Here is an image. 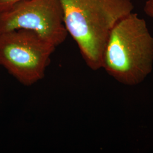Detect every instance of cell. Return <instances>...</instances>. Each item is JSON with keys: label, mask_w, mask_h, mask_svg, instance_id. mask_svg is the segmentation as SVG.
I'll use <instances>...</instances> for the list:
<instances>
[{"label": "cell", "mask_w": 153, "mask_h": 153, "mask_svg": "<svg viewBox=\"0 0 153 153\" xmlns=\"http://www.w3.org/2000/svg\"><path fill=\"white\" fill-rule=\"evenodd\" d=\"M64 22L87 65L102 68L110 33L121 19L132 13V0H60Z\"/></svg>", "instance_id": "obj_1"}, {"label": "cell", "mask_w": 153, "mask_h": 153, "mask_svg": "<svg viewBox=\"0 0 153 153\" xmlns=\"http://www.w3.org/2000/svg\"><path fill=\"white\" fill-rule=\"evenodd\" d=\"M35 31L57 47L68 31L60 0H22L0 11V33L16 30Z\"/></svg>", "instance_id": "obj_4"}, {"label": "cell", "mask_w": 153, "mask_h": 153, "mask_svg": "<svg viewBox=\"0 0 153 153\" xmlns=\"http://www.w3.org/2000/svg\"><path fill=\"white\" fill-rule=\"evenodd\" d=\"M56 47L37 33L16 30L0 33V65L18 82L31 86L44 78Z\"/></svg>", "instance_id": "obj_3"}, {"label": "cell", "mask_w": 153, "mask_h": 153, "mask_svg": "<svg viewBox=\"0 0 153 153\" xmlns=\"http://www.w3.org/2000/svg\"><path fill=\"white\" fill-rule=\"evenodd\" d=\"M143 10L148 16L153 18V0H147L146 1Z\"/></svg>", "instance_id": "obj_6"}, {"label": "cell", "mask_w": 153, "mask_h": 153, "mask_svg": "<svg viewBox=\"0 0 153 153\" xmlns=\"http://www.w3.org/2000/svg\"><path fill=\"white\" fill-rule=\"evenodd\" d=\"M21 1L22 0H0V11L5 10Z\"/></svg>", "instance_id": "obj_5"}, {"label": "cell", "mask_w": 153, "mask_h": 153, "mask_svg": "<svg viewBox=\"0 0 153 153\" xmlns=\"http://www.w3.org/2000/svg\"><path fill=\"white\" fill-rule=\"evenodd\" d=\"M153 66V37L145 20L131 13L111 31L102 68L120 83L134 86L151 73Z\"/></svg>", "instance_id": "obj_2"}]
</instances>
